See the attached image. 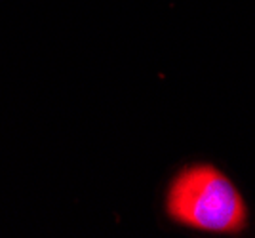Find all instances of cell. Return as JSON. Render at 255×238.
I'll list each match as a JSON object with an SVG mask.
<instances>
[{"mask_svg":"<svg viewBox=\"0 0 255 238\" xmlns=\"http://www.w3.org/2000/svg\"><path fill=\"white\" fill-rule=\"evenodd\" d=\"M171 221L212 235H238L248 227V206L233 179L213 164L185 166L166 193Z\"/></svg>","mask_w":255,"mask_h":238,"instance_id":"6da1fadb","label":"cell"}]
</instances>
